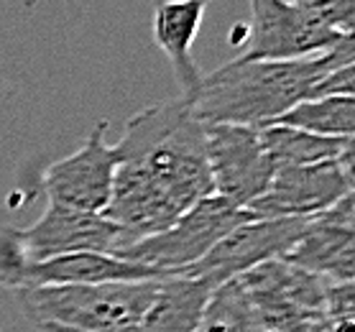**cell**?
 <instances>
[{"label":"cell","instance_id":"1","mask_svg":"<svg viewBox=\"0 0 355 332\" xmlns=\"http://www.w3.org/2000/svg\"><path fill=\"white\" fill-rule=\"evenodd\" d=\"M115 148L121 164L110 202L100 215L121 227L125 245L166 230L212 195L205 123L194 118L184 98L136 113Z\"/></svg>","mask_w":355,"mask_h":332},{"label":"cell","instance_id":"2","mask_svg":"<svg viewBox=\"0 0 355 332\" xmlns=\"http://www.w3.org/2000/svg\"><path fill=\"white\" fill-rule=\"evenodd\" d=\"M324 77L322 54L291 62L235 59L205 74L200 87L187 100L202 123H227L266 128L286 110L309 100L315 85Z\"/></svg>","mask_w":355,"mask_h":332},{"label":"cell","instance_id":"3","mask_svg":"<svg viewBox=\"0 0 355 332\" xmlns=\"http://www.w3.org/2000/svg\"><path fill=\"white\" fill-rule=\"evenodd\" d=\"M162 279L146 281L67 283L18 289V304L36 324H57L77 332H113L141 324Z\"/></svg>","mask_w":355,"mask_h":332},{"label":"cell","instance_id":"4","mask_svg":"<svg viewBox=\"0 0 355 332\" xmlns=\"http://www.w3.org/2000/svg\"><path fill=\"white\" fill-rule=\"evenodd\" d=\"M125 235L100 212H82L49 200L46 210L26 230H0V274L26 261H44L67 253H118Z\"/></svg>","mask_w":355,"mask_h":332},{"label":"cell","instance_id":"5","mask_svg":"<svg viewBox=\"0 0 355 332\" xmlns=\"http://www.w3.org/2000/svg\"><path fill=\"white\" fill-rule=\"evenodd\" d=\"M245 220H253L248 210H241L218 195H207L192 204L174 225L125 245L115 256L164 274H179L197 263L223 235Z\"/></svg>","mask_w":355,"mask_h":332},{"label":"cell","instance_id":"6","mask_svg":"<svg viewBox=\"0 0 355 332\" xmlns=\"http://www.w3.org/2000/svg\"><path fill=\"white\" fill-rule=\"evenodd\" d=\"M266 332L307 317H324L327 279L286 259H274L235 276Z\"/></svg>","mask_w":355,"mask_h":332},{"label":"cell","instance_id":"7","mask_svg":"<svg viewBox=\"0 0 355 332\" xmlns=\"http://www.w3.org/2000/svg\"><path fill=\"white\" fill-rule=\"evenodd\" d=\"M205 151L212 177V195L245 210L266 192L274 164L261 143V128L205 123Z\"/></svg>","mask_w":355,"mask_h":332},{"label":"cell","instance_id":"8","mask_svg":"<svg viewBox=\"0 0 355 332\" xmlns=\"http://www.w3.org/2000/svg\"><path fill=\"white\" fill-rule=\"evenodd\" d=\"M340 33L289 0H250V24L241 59L291 62L320 57Z\"/></svg>","mask_w":355,"mask_h":332},{"label":"cell","instance_id":"9","mask_svg":"<svg viewBox=\"0 0 355 332\" xmlns=\"http://www.w3.org/2000/svg\"><path fill=\"white\" fill-rule=\"evenodd\" d=\"M309 218H274V220H245L225 233L197 263L179 274L200 276L210 283L230 281L259 263L284 259L297 243Z\"/></svg>","mask_w":355,"mask_h":332},{"label":"cell","instance_id":"10","mask_svg":"<svg viewBox=\"0 0 355 332\" xmlns=\"http://www.w3.org/2000/svg\"><path fill=\"white\" fill-rule=\"evenodd\" d=\"M105 130L107 123L100 121L74 154L44 171L41 184L49 200L82 212L105 210L113 195L115 169L121 164L118 148L105 143Z\"/></svg>","mask_w":355,"mask_h":332},{"label":"cell","instance_id":"11","mask_svg":"<svg viewBox=\"0 0 355 332\" xmlns=\"http://www.w3.org/2000/svg\"><path fill=\"white\" fill-rule=\"evenodd\" d=\"M347 182L338 161L312 166H276L266 192L245 207L253 220L315 218L347 195Z\"/></svg>","mask_w":355,"mask_h":332},{"label":"cell","instance_id":"12","mask_svg":"<svg viewBox=\"0 0 355 332\" xmlns=\"http://www.w3.org/2000/svg\"><path fill=\"white\" fill-rule=\"evenodd\" d=\"M164 271L123 261L113 253H67L44 261H26L0 274V283L8 289H39L67 283H105V281H146L164 279Z\"/></svg>","mask_w":355,"mask_h":332},{"label":"cell","instance_id":"13","mask_svg":"<svg viewBox=\"0 0 355 332\" xmlns=\"http://www.w3.org/2000/svg\"><path fill=\"white\" fill-rule=\"evenodd\" d=\"M284 259L327 281L355 279V192L309 218L302 238Z\"/></svg>","mask_w":355,"mask_h":332},{"label":"cell","instance_id":"14","mask_svg":"<svg viewBox=\"0 0 355 332\" xmlns=\"http://www.w3.org/2000/svg\"><path fill=\"white\" fill-rule=\"evenodd\" d=\"M207 6L210 0H156L154 8V41L169 59L174 80L179 85V98L184 100L197 92L202 80L200 69L194 64L192 46Z\"/></svg>","mask_w":355,"mask_h":332},{"label":"cell","instance_id":"15","mask_svg":"<svg viewBox=\"0 0 355 332\" xmlns=\"http://www.w3.org/2000/svg\"><path fill=\"white\" fill-rule=\"evenodd\" d=\"M215 289V283L200 276H164L141 327L146 332H194Z\"/></svg>","mask_w":355,"mask_h":332},{"label":"cell","instance_id":"16","mask_svg":"<svg viewBox=\"0 0 355 332\" xmlns=\"http://www.w3.org/2000/svg\"><path fill=\"white\" fill-rule=\"evenodd\" d=\"M347 138L320 136L312 130L291 128V125H266L261 128V143L266 156L276 166H312V164L338 161Z\"/></svg>","mask_w":355,"mask_h":332},{"label":"cell","instance_id":"17","mask_svg":"<svg viewBox=\"0 0 355 332\" xmlns=\"http://www.w3.org/2000/svg\"><path fill=\"white\" fill-rule=\"evenodd\" d=\"M276 123L291 125V128L312 130V133L330 138H353L355 98L353 95H320V98L302 100L299 105L286 110Z\"/></svg>","mask_w":355,"mask_h":332},{"label":"cell","instance_id":"18","mask_svg":"<svg viewBox=\"0 0 355 332\" xmlns=\"http://www.w3.org/2000/svg\"><path fill=\"white\" fill-rule=\"evenodd\" d=\"M194 332H266L256 309L250 307L238 279L220 283L212 292Z\"/></svg>","mask_w":355,"mask_h":332},{"label":"cell","instance_id":"19","mask_svg":"<svg viewBox=\"0 0 355 332\" xmlns=\"http://www.w3.org/2000/svg\"><path fill=\"white\" fill-rule=\"evenodd\" d=\"M309 16L322 21L335 33H347L355 28V0H289Z\"/></svg>","mask_w":355,"mask_h":332},{"label":"cell","instance_id":"20","mask_svg":"<svg viewBox=\"0 0 355 332\" xmlns=\"http://www.w3.org/2000/svg\"><path fill=\"white\" fill-rule=\"evenodd\" d=\"M324 317L355 322V279L327 281L324 292Z\"/></svg>","mask_w":355,"mask_h":332},{"label":"cell","instance_id":"21","mask_svg":"<svg viewBox=\"0 0 355 332\" xmlns=\"http://www.w3.org/2000/svg\"><path fill=\"white\" fill-rule=\"evenodd\" d=\"M320 95H353L355 98V62L324 74L309 98H320Z\"/></svg>","mask_w":355,"mask_h":332},{"label":"cell","instance_id":"22","mask_svg":"<svg viewBox=\"0 0 355 332\" xmlns=\"http://www.w3.org/2000/svg\"><path fill=\"white\" fill-rule=\"evenodd\" d=\"M353 62H355V28L343 33L330 49L322 54L324 74L332 72V69H340V67H345V64H353Z\"/></svg>","mask_w":355,"mask_h":332},{"label":"cell","instance_id":"23","mask_svg":"<svg viewBox=\"0 0 355 332\" xmlns=\"http://www.w3.org/2000/svg\"><path fill=\"white\" fill-rule=\"evenodd\" d=\"M338 166L347 182V189L355 192V136L345 141V146H343V151L338 156Z\"/></svg>","mask_w":355,"mask_h":332},{"label":"cell","instance_id":"24","mask_svg":"<svg viewBox=\"0 0 355 332\" xmlns=\"http://www.w3.org/2000/svg\"><path fill=\"white\" fill-rule=\"evenodd\" d=\"M324 324H327V317H307V320L291 322L274 332H324Z\"/></svg>","mask_w":355,"mask_h":332},{"label":"cell","instance_id":"25","mask_svg":"<svg viewBox=\"0 0 355 332\" xmlns=\"http://www.w3.org/2000/svg\"><path fill=\"white\" fill-rule=\"evenodd\" d=\"M41 332H77V330H67V327H57V324H39ZM113 332H146L141 324H130V327H123V330H113Z\"/></svg>","mask_w":355,"mask_h":332},{"label":"cell","instance_id":"26","mask_svg":"<svg viewBox=\"0 0 355 332\" xmlns=\"http://www.w3.org/2000/svg\"><path fill=\"white\" fill-rule=\"evenodd\" d=\"M324 332H355V322H347V320H327Z\"/></svg>","mask_w":355,"mask_h":332}]
</instances>
